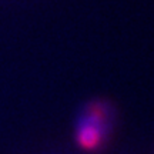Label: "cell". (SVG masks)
<instances>
[{
    "instance_id": "cell-1",
    "label": "cell",
    "mask_w": 154,
    "mask_h": 154,
    "mask_svg": "<svg viewBox=\"0 0 154 154\" xmlns=\"http://www.w3.org/2000/svg\"><path fill=\"white\" fill-rule=\"evenodd\" d=\"M110 113L103 103H91L77 124V141L86 150L97 149L106 137Z\"/></svg>"
}]
</instances>
